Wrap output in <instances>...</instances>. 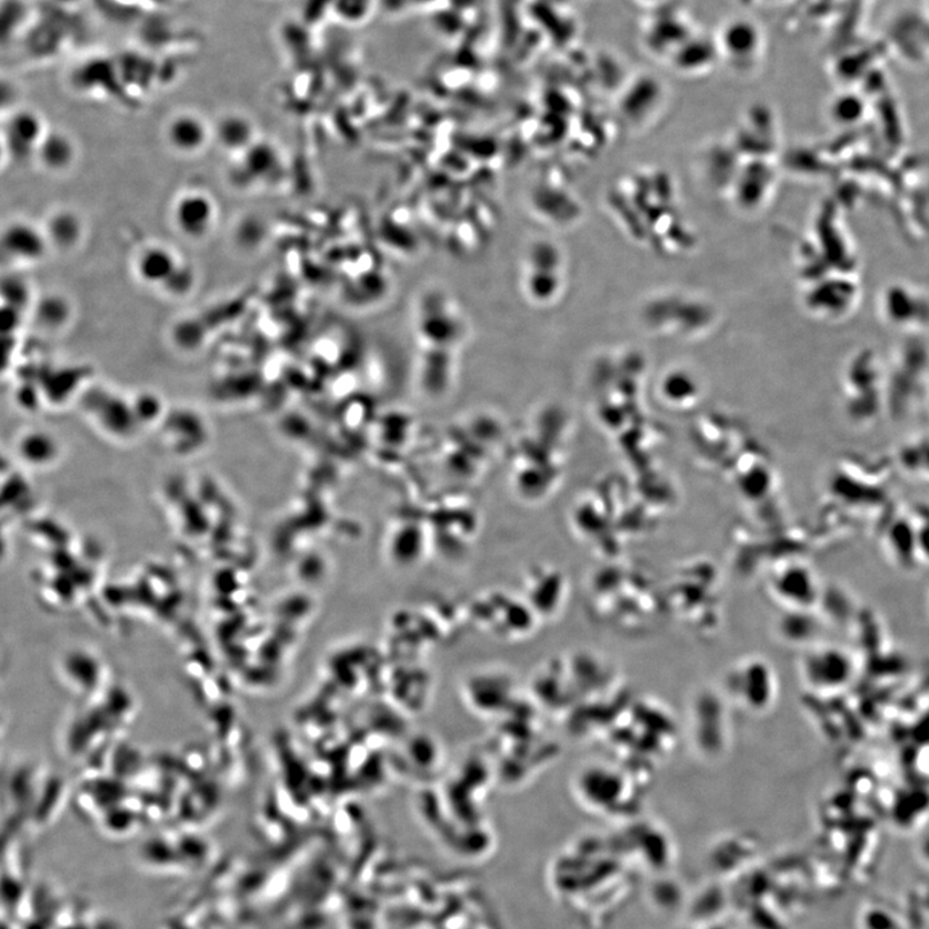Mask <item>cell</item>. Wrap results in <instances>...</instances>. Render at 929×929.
I'll return each instance as SVG.
<instances>
[{
    "instance_id": "6da1fadb",
    "label": "cell",
    "mask_w": 929,
    "mask_h": 929,
    "mask_svg": "<svg viewBox=\"0 0 929 929\" xmlns=\"http://www.w3.org/2000/svg\"><path fill=\"white\" fill-rule=\"evenodd\" d=\"M802 679L816 693L831 694L848 686L854 679L857 664L846 648L812 646L801 659Z\"/></svg>"
},
{
    "instance_id": "7a4b0ae2",
    "label": "cell",
    "mask_w": 929,
    "mask_h": 929,
    "mask_svg": "<svg viewBox=\"0 0 929 929\" xmlns=\"http://www.w3.org/2000/svg\"><path fill=\"white\" fill-rule=\"evenodd\" d=\"M727 694L737 705L749 711H766L777 698V678L773 672L760 659H747L737 664L728 673Z\"/></svg>"
},
{
    "instance_id": "3957f363",
    "label": "cell",
    "mask_w": 929,
    "mask_h": 929,
    "mask_svg": "<svg viewBox=\"0 0 929 929\" xmlns=\"http://www.w3.org/2000/svg\"><path fill=\"white\" fill-rule=\"evenodd\" d=\"M218 218V203L204 190L182 191L175 198L171 207V220L176 232L190 242L209 237L217 226Z\"/></svg>"
},
{
    "instance_id": "277c9868",
    "label": "cell",
    "mask_w": 929,
    "mask_h": 929,
    "mask_svg": "<svg viewBox=\"0 0 929 929\" xmlns=\"http://www.w3.org/2000/svg\"><path fill=\"white\" fill-rule=\"evenodd\" d=\"M49 128L40 114L32 109L13 110L2 125V149L11 162L22 165L35 160L36 151Z\"/></svg>"
},
{
    "instance_id": "5b68a950",
    "label": "cell",
    "mask_w": 929,
    "mask_h": 929,
    "mask_svg": "<svg viewBox=\"0 0 929 929\" xmlns=\"http://www.w3.org/2000/svg\"><path fill=\"white\" fill-rule=\"evenodd\" d=\"M281 159L272 144L257 140L250 149L233 158L229 179L240 190H250L279 179Z\"/></svg>"
},
{
    "instance_id": "8992f818",
    "label": "cell",
    "mask_w": 929,
    "mask_h": 929,
    "mask_svg": "<svg viewBox=\"0 0 929 929\" xmlns=\"http://www.w3.org/2000/svg\"><path fill=\"white\" fill-rule=\"evenodd\" d=\"M51 251L42 225L27 220H12L3 228L2 253L10 264L34 265Z\"/></svg>"
},
{
    "instance_id": "52a82bcc",
    "label": "cell",
    "mask_w": 929,
    "mask_h": 929,
    "mask_svg": "<svg viewBox=\"0 0 929 929\" xmlns=\"http://www.w3.org/2000/svg\"><path fill=\"white\" fill-rule=\"evenodd\" d=\"M165 138L168 148L178 156L193 157L212 140V127L202 115L182 112L167 122Z\"/></svg>"
},
{
    "instance_id": "ba28073f",
    "label": "cell",
    "mask_w": 929,
    "mask_h": 929,
    "mask_svg": "<svg viewBox=\"0 0 929 929\" xmlns=\"http://www.w3.org/2000/svg\"><path fill=\"white\" fill-rule=\"evenodd\" d=\"M181 263L182 258L170 245L149 243L136 253L134 272L146 287L160 291Z\"/></svg>"
},
{
    "instance_id": "9c48e42d",
    "label": "cell",
    "mask_w": 929,
    "mask_h": 929,
    "mask_svg": "<svg viewBox=\"0 0 929 929\" xmlns=\"http://www.w3.org/2000/svg\"><path fill=\"white\" fill-rule=\"evenodd\" d=\"M212 140L218 142L222 151H225L232 158H236L250 149L258 138L256 128L247 115L228 113L222 115L217 125L212 127Z\"/></svg>"
},
{
    "instance_id": "30bf717a",
    "label": "cell",
    "mask_w": 929,
    "mask_h": 929,
    "mask_svg": "<svg viewBox=\"0 0 929 929\" xmlns=\"http://www.w3.org/2000/svg\"><path fill=\"white\" fill-rule=\"evenodd\" d=\"M42 226L51 251L61 253H68L78 249L83 242L84 230H86L83 219L71 209H59L51 212Z\"/></svg>"
},
{
    "instance_id": "8fae6325",
    "label": "cell",
    "mask_w": 929,
    "mask_h": 929,
    "mask_svg": "<svg viewBox=\"0 0 929 929\" xmlns=\"http://www.w3.org/2000/svg\"><path fill=\"white\" fill-rule=\"evenodd\" d=\"M75 158L73 137L60 129H49L36 151L35 162L51 173H64L71 170Z\"/></svg>"
},
{
    "instance_id": "7c38bea8",
    "label": "cell",
    "mask_w": 929,
    "mask_h": 929,
    "mask_svg": "<svg viewBox=\"0 0 929 929\" xmlns=\"http://www.w3.org/2000/svg\"><path fill=\"white\" fill-rule=\"evenodd\" d=\"M34 312L41 324L55 327L63 325L71 317L72 305L67 297L51 292L36 298Z\"/></svg>"
},
{
    "instance_id": "4fadbf2b",
    "label": "cell",
    "mask_w": 929,
    "mask_h": 929,
    "mask_svg": "<svg viewBox=\"0 0 929 929\" xmlns=\"http://www.w3.org/2000/svg\"><path fill=\"white\" fill-rule=\"evenodd\" d=\"M2 299L9 304L10 309L21 312L32 306L36 297L33 296L32 286L27 278H22L21 274L10 273L9 276H3Z\"/></svg>"
},
{
    "instance_id": "5bb4252c",
    "label": "cell",
    "mask_w": 929,
    "mask_h": 929,
    "mask_svg": "<svg viewBox=\"0 0 929 929\" xmlns=\"http://www.w3.org/2000/svg\"><path fill=\"white\" fill-rule=\"evenodd\" d=\"M197 279L196 268L182 260L180 266L176 268V272L167 281L165 286L160 288V292L172 298L187 297L197 287Z\"/></svg>"
}]
</instances>
